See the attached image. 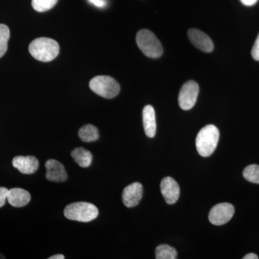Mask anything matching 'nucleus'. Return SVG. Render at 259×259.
<instances>
[{
  "label": "nucleus",
  "instance_id": "obj_2",
  "mask_svg": "<svg viewBox=\"0 0 259 259\" xmlns=\"http://www.w3.org/2000/svg\"><path fill=\"white\" fill-rule=\"evenodd\" d=\"M220 139L219 130L213 125H206L199 131L196 138L195 145L199 154L209 157L215 151Z\"/></svg>",
  "mask_w": 259,
  "mask_h": 259
},
{
  "label": "nucleus",
  "instance_id": "obj_16",
  "mask_svg": "<svg viewBox=\"0 0 259 259\" xmlns=\"http://www.w3.org/2000/svg\"><path fill=\"white\" fill-rule=\"evenodd\" d=\"M79 137L83 142L90 143L96 141L99 139L98 129L95 125H83L79 131Z\"/></svg>",
  "mask_w": 259,
  "mask_h": 259
},
{
  "label": "nucleus",
  "instance_id": "obj_14",
  "mask_svg": "<svg viewBox=\"0 0 259 259\" xmlns=\"http://www.w3.org/2000/svg\"><path fill=\"white\" fill-rule=\"evenodd\" d=\"M143 122L146 136L154 137L156 133V113L151 105H146L143 110Z\"/></svg>",
  "mask_w": 259,
  "mask_h": 259
},
{
  "label": "nucleus",
  "instance_id": "obj_3",
  "mask_svg": "<svg viewBox=\"0 0 259 259\" xmlns=\"http://www.w3.org/2000/svg\"><path fill=\"white\" fill-rule=\"evenodd\" d=\"M98 214L96 206L89 202H74L66 206L64 209L65 217L78 222H91L96 219Z\"/></svg>",
  "mask_w": 259,
  "mask_h": 259
},
{
  "label": "nucleus",
  "instance_id": "obj_4",
  "mask_svg": "<svg viewBox=\"0 0 259 259\" xmlns=\"http://www.w3.org/2000/svg\"><path fill=\"white\" fill-rule=\"evenodd\" d=\"M136 42L140 50L148 57L156 59L163 54L161 42L151 30H140L136 35Z\"/></svg>",
  "mask_w": 259,
  "mask_h": 259
},
{
  "label": "nucleus",
  "instance_id": "obj_25",
  "mask_svg": "<svg viewBox=\"0 0 259 259\" xmlns=\"http://www.w3.org/2000/svg\"><path fill=\"white\" fill-rule=\"evenodd\" d=\"M258 255L255 254V253H248V254L245 255L244 257H243V259H258Z\"/></svg>",
  "mask_w": 259,
  "mask_h": 259
},
{
  "label": "nucleus",
  "instance_id": "obj_23",
  "mask_svg": "<svg viewBox=\"0 0 259 259\" xmlns=\"http://www.w3.org/2000/svg\"><path fill=\"white\" fill-rule=\"evenodd\" d=\"M89 3L98 8H105L107 7V0H88Z\"/></svg>",
  "mask_w": 259,
  "mask_h": 259
},
{
  "label": "nucleus",
  "instance_id": "obj_19",
  "mask_svg": "<svg viewBox=\"0 0 259 259\" xmlns=\"http://www.w3.org/2000/svg\"><path fill=\"white\" fill-rule=\"evenodd\" d=\"M59 0H32V7L38 13L49 11L52 9Z\"/></svg>",
  "mask_w": 259,
  "mask_h": 259
},
{
  "label": "nucleus",
  "instance_id": "obj_26",
  "mask_svg": "<svg viewBox=\"0 0 259 259\" xmlns=\"http://www.w3.org/2000/svg\"><path fill=\"white\" fill-rule=\"evenodd\" d=\"M65 257L62 254H57L52 255V256L49 257V259H64Z\"/></svg>",
  "mask_w": 259,
  "mask_h": 259
},
{
  "label": "nucleus",
  "instance_id": "obj_7",
  "mask_svg": "<svg viewBox=\"0 0 259 259\" xmlns=\"http://www.w3.org/2000/svg\"><path fill=\"white\" fill-rule=\"evenodd\" d=\"M234 212V207L231 204L224 202L216 204L209 212V222L214 226H223L231 221Z\"/></svg>",
  "mask_w": 259,
  "mask_h": 259
},
{
  "label": "nucleus",
  "instance_id": "obj_17",
  "mask_svg": "<svg viewBox=\"0 0 259 259\" xmlns=\"http://www.w3.org/2000/svg\"><path fill=\"white\" fill-rule=\"evenodd\" d=\"M156 259H176L177 251L173 247L166 244L159 245L156 248Z\"/></svg>",
  "mask_w": 259,
  "mask_h": 259
},
{
  "label": "nucleus",
  "instance_id": "obj_20",
  "mask_svg": "<svg viewBox=\"0 0 259 259\" xmlns=\"http://www.w3.org/2000/svg\"><path fill=\"white\" fill-rule=\"evenodd\" d=\"M243 177L251 183L259 184V166L252 164L248 166L243 171Z\"/></svg>",
  "mask_w": 259,
  "mask_h": 259
},
{
  "label": "nucleus",
  "instance_id": "obj_5",
  "mask_svg": "<svg viewBox=\"0 0 259 259\" xmlns=\"http://www.w3.org/2000/svg\"><path fill=\"white\" fill-rule=\"evenodd\" d=\"M90 88L99 96L112 99L120 91V86L115 79L110 76H97L90 81Z\"/></svg>",
  "mask_w": 259,
  "mask_h": 259
},
{
  "label": "nucleus",
  "instance_id": "obj_24",
  "mask_svg": "<svg viewBox=\"0 0 259 259\" xmlns=\"http://www.w3.org/2000/svg\"><path fill=\"white\" fill-rule=\"evenodd\" d=\"M241 2L245 6H253L258 2V0H241Z\"/></svg>",
  "mask_w": 259,
  "mask_h": 259
},
{
  "label": "nucleus",
  "instance_id": "obj_11",
  "mask_svg": "<svg viewBox=\"0 0 259 259\" xmlns=\"http://www.w3.org/2000/svg\"><path fill=\"white\" fill-rule=\"evenodd\" d=\"M47 168V179L51 182H63L68 178L64 165L54 159L48 160L45 164Z\"/></svg>",
  "mask_w": 259,
  "mask_h": 259
},
{
  "label": "nucleus",
  "instance_id": "obj_22",
  "mask_svg": "<svg viewBox=\"0 0 259 259\" xmlns=\"http://www.w3.org/2000/svg\"><path fill=\"white\" fill-rule=\"evenodd\" d=\"M251 55L254 60L259 61V34L252 49Z\"/></svg>",
  "mask_w": 259,
  "mask_h": 259
},
{
  "label": "nucleus",
  "instance_id": "obj_15",
  "mask_svg": "<svg viewBox=\"0 0 259 259\" xmlns=\"http://www.w3.org/2000/svg\"><path fill=\"white\" fill-rule=\"evenodd\" d=\"M71 156L74 158L75 162L82 168H88L93 162L92 153L83 148H75L71 152Z\"/></svg>",
  "mask_w": 259,
  "mask_h": 259
},
{
  "label": "nucleus",
  "instance_id": "obj_12",
  "mask_svg": "<svg viewBox=\"0 0 259 259\" xmlns=\"http://www.w3.org/2000/svg\"><path fill=\"white\" fill-rule=\"evenodd\" d=\"M13 166L23 175H32L39 167V161L34 156H15L13 160Z\"/></svg>",
  "mask_w": 259,
  "mask_h": 259
},
{
  "label": "nucleus",
  "instance_id": "obj_27",
  "mask_svg": "<svg viewBox=\"0 0 259 259\" xmlns=\"http://www.w3.org/2000/svg\"><path fill=\"white\" fill-rule=\"evenodd\" d=\"M0 258H5L4 255L0 254Z\"/></svg>",
  "mask_w": 259,
  "mask_h": 259
},
{
  "label": "nucleus",
  "instance_id": "obj_9",
  "mask_svg": "<svg viewBox=\"0 0 259 259\" xmlns=\"http://www.w3.org/2000/svg\"><path fill=\"white\" fill-rule=\"evenodd\" d=\"M144 188L139 182L131 184L124 189L122 192V202L127 207H134L139 204L143 197Z\"/></svg>",
  "mask_w": 259,
  "mask_h": 259
},
{
  "label": "nucleus",
  "instance_id": "obj_18",
  "mask_svg": "<svg viewBox=\"0 0 259 259\" xmlns=\"http://www.w3.org/2000/svg\"><path fill=\"white\" fill-rule=\"evenodd\" d=\"M10 36V29L4 24H0V58L8 51V44Z\"/></svg>",
  "mask_w": 259,
  "mask_h": 259
},
{
  "label": "nucleus",
  "instance_id": "obj_8",
  "mask_svg": "<svg viewBox=\"0 0 259 259\" xmlns=\"http://www.w3.org/2000/svg\"><path fill=\"white\" fill-rule=\"evenodd\" d=\"M160 188L167 204L176 203L180 198V188L175 180L170 177H165L161 181Z\"/></svg>",
  "mask_w": 259,
  "mask_h": 259
},
{
  "label": "nucleus",
  "instance_id": "obj_1",
  "mask_svg": "<svg viewBox=\"0 0 259 259\" xmlns=\"http://www.w3.org/2000/svg\"><path fill=\"white\" fill-rule=\"evenodd\" d=\"M30 55L37 61L49 62L55 59L59 54V45L54 39L38 37L29 46Z\"/></svg>",
  "mask_w": 259,
  "mask_h": 259
},
{
  "label": "nucleus",
  "instance_id": "obj_21",
  "mask_svg": "<svg viewBox=\"0 0 259 259\" xmlns=\"http://www.w3.org/2000/svg\"><path fill=\"white\" fill-rule=\"evenodd\" d=\"M8 189L6 187H0V207H3L8 199Z\"/></svg>",
  "mask_w": 259,
  "mask_h": 259
},
{
  "label": "nucleus",
  "instance_id": "obj_10",
  "mask_svg": "<svg viewBox=\"0 0 259 259\" xmlns=\"http://www.w3.org/2000/svg\"><path fill=\"white\" fill-rule=\"evenodd\" d=\"M188 37L190 42L198 49L205 53L212 52L214 45L210 37L197 29H190L188 31Z\"/></svg>",
  "mask_w": 259,
  "mask_h": 259
},
{
  "label": "nucleus",
  "instance_id": "obj_6",
  "mask_svg": "<svg viewBox=\"0 0 259 259\" xmlns=\"http://www.w3.org/2000/svg\"><path fill=\"white\" fill-rule=\"evenodd\" d=\"M199 86L194 81L184 83L179 95V105L184 110H190L195 105L199 95Z\"/></svg>",
  "mask_w": 259,
  "mask_h": 259
},
{
  "label": "nucleus",
  "instance_id": "obj_13",
  "mask_svg": "<svg viewBox=\"0 0 259 259\" xmlns=\"http://www.w3.org/2000/svg\"><path fill=\"white\" fill-rule=\"evenodd\" d=\"M30 194L21 188H13L8 191V201L13 207H22L30 202Z\"/></svg>",
  "mask_w": 259,
  "mask_h": 259
}]
</instances>
